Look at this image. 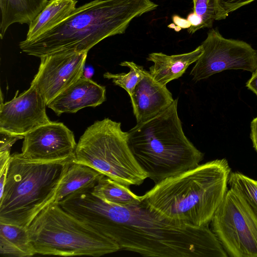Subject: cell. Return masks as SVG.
I'll list each match as a JSON object with an SVG mask.
<instances>
[{"label": "cell", "instance_id": "6da1fadb", "mask_svg": "<svg viewBox=\"0 0 257 257\" xmlns=\"http://www.w3.org/2000/svg\"><path fill=\"white\" fill-rule=\"evenodd\" d=\"M91 189L72 194L65 210L115 241L120 249L153 257H227L208 226L175 225L140 205L121 206L93 195Z\"/></svg>", "mask_w": 257, "mask_h": 257}, {"label": "cell", "instance_id": "7a4b0ae2", "mask_svg": "<svg viewBox=\"0 0 257 257\" xmlns=\"http://www.w3.org/2000/svg\"><path fill=\"white\" fill-rule=\"evenodd\" d=\"M230 172L225 158L199 165L156 183L140 196V205L175 225L208 226L225 196Z\"/></svg>", "mask_w": 257, "mask_h": 257}, {"label": "cell", "instance_id": "3957f363", "mask_svg": "<svg viewBox=\"0 0 257 257\" xmlns=\"http://www.w3.org/2000/svg\"><path fill=\"white\" fill-rule=\"evenodd\" d=\"M151 0H93L79 6L66 19L19 46L29 55L88 52L104 39L125 33L135 18L156 9Z\"/></svg>", "mask_w": 257, "mask_h": 257}, {"label": "cell", "instance_id": "277c9868", "mask_svg": "<svg viewBox=\"0 0 257 257\" xmlns=\"http://www.w3.org/2000/svg\"><path fill=\"white\" fill-rule=\"evenodd\" d=\"M177 105L174 99L165 110L127 132L132 153L155 184L195 168L204 158L186 137Z\"/></svg>", "mask_w": 257, "mask_h": 257}, {"label": "cell", "instance_id": "5b68a950", "mask_svg": "<svg viewBox=\"0 0 257 257\" xmlns=\"http://www.w3.org/2000/svg\"><path fill=\"white\" fill-rule=\"evenodd\" d=\"M75 156L56 160L11 155L3 194L0 222L28 227L36 215L53 202L61 182Z\"/></svg>", "mask_w": 257, "mask_h": 257}, {"label": "cell", "instance_id": "8992f818", "mask_svg": "<svg viewBox=\"0 0 257 257\" xmlns=\"http://www.w3.org/2000/svg\"><path fill=\"white\" fill-rule=\"evenodd\" d=\"M36 254L100 256L120 250L118 244L52 202L28 226Z\"/></svg>", "mask_w": 257, "mask_h": 257}, {"label": "cell", "instance_id": "52a82bcc", "mask_svg": "<svg viewBox=\"0 0 257 257\" xmlns=\"http://www.w3.org/2000/svg\"><path fill=\"white\" fill-rule=\"evenodd\" d=\"M73 162L127 186L140 185L148 178L130 149L127 132L120 122L108 118L87 128L77 144Z\"/></svg>", "mask_w": 257, "mask_h": 257}, {"label": "cell", "instance_id": "ba28073f", "mask_svg": "<svg viewBox=\"0 0 257 257\" xmlns=\"http://www.w3.org/2000/svg\"><path fill=\"white\" fill-rule=\"evenodd\" d=\"M210 223L228 256L257 257V216L237 190H227Z\"/></svg>", "mask_w": 257, "mask_h": 257}, {"label": "cell", "instance_id": "9c48e42d", "mask_svg": "<svg viewBox=\"0 0 257 257\" xmlns=\"http://www.w3.org/2000/svg\"><path fill=\"white\" fill-rule=\"evenodd\" d=\"M201 45L203 52L190 72L195 82L226 70L257 69V50L243 41L224 38L217 29L209 31Z\"/></svg>", "mask_w": 257, "mask_h": 257}, {"label": "cell", "instance_id": "30bf717a", "mask_svg": "<svg viewBox=\"0 0 257 257\" xmlns=\"http://www.w3.org/2000/svg\"><path fill=\"white\" fill-rule=\"evenodd\" d=\"M88 52H67L41 57L37 74L31 85L46 105L83 76Z\"/></svg>", "mask_w": 257, "mask_h": 257}, {"label": "cell", "instance_id": "8fae6325", "mask_svg": "<svg viewBox=\"0 0 257 257\" xmlns=\"http://www.w3.org/2000/svg\"><path fill=\"white\" fill-rule=\"evenodd\" d=\"M11 100L0 105V133L24 137L43 124L50 122L47 106L33 86Z\"/></svg>", "mask_w": 257, "mask_h": 257}, {"label": "cell", "instance_id": "7c38bea8", "mask_svg": "<svg viewBox=\"0 0 257 257\" xmlns=\"http://www.w3.org/2000/svg\"><path fill=\"white\" fill-rule=\"evenodd\" d=\"M24 139L21 154L26 159L50 161L75 156L77 144L74 134L62 122L43 124Z\"/></svg>", "mask_w": 257, "mask_h": 257}, {"label": "cell", "instance_id": "4fadbf2b", "mask_svg": "<svg viewBox=\"0 0 257 257\" xmlns=\"http://www.w3.org/2000/svg\"><path fill=\"white\" fill-rule=\"evenodd\" d=\"M143 76L130 96L137 123L146 121L167 109L174 101L166 86L155 81L149 71Z\"/></svg>", "mask_w": 257, "mask_h": 257}, {"label": "cell", "instance_id": "5bb4252c", "mask_svg": "<svg viewBox=\"0 0 257 257\" xmlns=\"http://www.w3.org/2000/svg\"><path fill=\"white\" fill-rule=\"evenodd\" d=\"M106 89L83 76L56 96L48 104L57 115L76 113L86 107H96L106 99Z\"/></svg>", "mask_w": 257, "mask_h": 257}, {"label": "cell", "instance_id": "9a60e30c", "mask_svg": "<svg viewBox=\"0 0 257 257\" xmlns=\"http://www.w3.org/2000/svg\"><path fill=\"white\" fill-rule=\"evenodd\" d=\"M203 52V47L200 45L191 52L181 54L168 55L161 52L152 53L147 58L148 61L154 63L149 72L155 81L166 86L169 82L181 77Z\"/></svg>", "mask_w": 257, "mask_h": 257}, {"label": "cell", "instance_id": "2e32d148", "mask_svg": "<svg viewBox=\"0 0 257 257\" xmlns=\"http://www.w3.org/2000/svg\"><path fill=\"white\" fill-rule=\"evenodd\" d=\"M51 0H0V37L12 24H30Z\"/></svg>", "mask_w": 257, "mask_h": 257}, {"label": "cell", "instance_id": "e0dca14e", "mask_svg": "<svg viewBox=\"0 0 257 257\" xmlns=\"http://www.w3.org/2000/svg\"><path fill=\"white\" fill-rule=\"evenodd\" d=\"M77 0H51L29 25L25 40L33 39L68 17L76 9Z\"/></svg>", "mask_w": 257, "mask_h": 257}, {"label": "cell", "instance_id": "ac0fdd59", "mask_svg": "<svg viewBox=\"0 0 257 257\" xmlns=\"http://www.w3.org/2000/svg\"><path fill=\"white\" fill-rule=\"evenodd\" d=\"M0 253L9 257H29L36 254L28 228L0 222Z\"/></svg>", "mask_w": 257, "mask_h": 257}, {"label": "cell", "instance_id": "d6986e66", "mask_svg": "<svg viewBox=\"0 0 257 257\" xmlns=\"http://www.w3.org/2000/svg\"><path fill=\"white\" fill-rule=\"evenodd\" d=\"M104 176L89 166L72 162L61 182L54 202L58 203L80 190L93 188Z\"/></svg>", "mask_w": 257, "mask_h": 257}, {"label": "cell", "instance_id": "ffe728a7", "mask_svg": "<svg viewBox=\"0 0 257 257\" xmlns=\"http://www.w3.org/2000/svg\"><path fill=\"white\" fill-rule=\"evenodd\" d=\"M92 193L106 202L121 206L140 205V196L128 188L104 176L91 189Z\"/></svg>", "mask_w": 257, "mask_h": 257}, {"label": "cell", "instance_id": "44dd1931", "mask_svg": "<svg viewBox=\"0 0 257 257\" xmlns=\"http://www.w3.org/2000/svg\"><path fill=\"white\" fill-rule=\"evenodd\" d=\"M228 184L239 192L257 216V180L237 171L230 172Z\"/></svg>", "mask_w": 257, "mask_h": 257}, {"label": "cell", "instance_id": "7402d4cb", "mask_svg": "<svg viewBox=\"0 0 257 257\" xmlns=\"http://www.w3.org/2000/svg\"><path fill=\"white\" fill-rule=\"evenodd\" d=\"M119 65L128 67L130 71L127 73L118 74L106 72L104 73L103 77L108 79H111L115 85L123 88L130 96L142 77V70L144 68L132 61H123Z\"/></svg>", "mask_w": 257, "mask_h": 257}, {"label": "cell", "instance_id": "603a6c76", "mask_svg": "<svg viewBox=\"0 0 257 257\" xmlns=\"http://www.w3.org/2000/svg\"><path fill=\"white\" fill-rule=\"evenodd\" d=\"M194 13L200 17L204 28H211L216 20L214 0H193Z\"/></svg>", "mask_w": 257, "mask_h": 257}, {"label": "cell", "instance_id": "cb8c5ba5", "mask_svg": "<svg viewBox=\"0 0 257 257\" xmlns=\"http://www.w3.org/2000/svg\"><path fill=\"white\" fill-rule=\"evenodd\" d=\"M255 0H214L216 20L225 19L234 11Z\"/></svg>", "mask_w": 257, "mask_h": 257}, {"label": "cell", "instance_id": "d4e9b609", "mask_svg": "<svg viewBox=\"0 0 257 257\" xmlns=\"http://www.w3.org/2000/svg\"><path fill=\"white\" fill-rule=\"evenodd\" d=\"M1 133L0 141V169L9 163L11 155L10 151L13 144L18 140L23 139L22 136Z\"/></svg>", "mask_w": 257, "mask_h": 257}, {"label": "cell", "instance_id": "484cf974", "mask_svg": "<svg viewBox=\"0 0 257 257\" xmlns=\"http://www.w3.org/2000/svg\"><path fill=\"white\" fill-rule=\"evenodd\" d=\"M191 24V27L188 29V31L190 34L195 33L197 30L204 28L203 21L200 17L195 13H190L187 18Z\"/></svg>", "mask_w": 257, "mask_h": 257}, {"label": "cell", "instance_id": "4316f807", "mask_svg": "<svg viewBox=\"0 0 257 257\" xmlns=\"http://www.w3.org/2000/svg\"><path fill=\"white\" fill-rule=\"evenodd\" d=\"M250 138L252 147L257 153V116L254 117L250 122Z\"/></svg>", "mask_w": 257, "mask_h": 257}, {"label": "cell", "instance_id": "83f0119b", "mask_svg": "<svg viewBox=\"0 0 257 257\" xmlns=\"http://www.w3.org/2000/svg\"><path fill=\"white\" fill-rule=\"evenodd\" d=\"M245 86L257 97V69L252 73L251 77L246 82Z\"/></svg>", "mask_w": 257, "mask_h": 257}, {"label": "cell", "instance_id": "f1b7e54d", "mask_svg": "<svg viewBox=\"0 0 257 257\" xmlns=\"http://www.w3.org/2000/svg\"><path fill=\"white\" fill-rule=\"evenodd\" d=\"M173 23L181 29H189L191 27V24L184 18H181L178 15H174L172 17Z\"/></svg>", "mask_w": 257, "mask_h": 257}, {"label": "cell", "instance_id": "f546056e", "mask_svg": "<svg viewBox=\"0 0 257 257\" xmlns=\"http://www.w3.org/2000/svg\"><path fill=\"white\" fill-rule=\"evenodd\" d=\"M9 165V163L0 170V197L2 196L4 190L7 178Z\"/></svg>", "mask_w": 257, "mask_h": 257}, {"label": "cell", "instance_id": "4dcf8cb0", "mask_svg": "<svg viewBox=\"0 0 257 257\" xmlns=\"http://www.w3.org/2000/svg\"><path fill=\"white\" fill-rule=\"evenodd\" d=\"M94 70L92 66H87L84 67L83 76L86 78L90 79L94 74Z\"/></svg>", "mask_w": 257, "mask_h": 257}, {"label": "cell", "instance_id": "1f68e13d", "mask_svg": "<svg viewBox=\"0 0 257 257\" xmlns=\"http://www.w3.org/2000/svg\"><path fill=\"white\" fill-rule=\"evenodd\" d=\"M168 27L170 28L174 29L176 32H179L181 30L180 28L175 25L174 23L170 24Z\"/></svg>", "mask_w": 257, "mask_h": 257}]
</instances>
